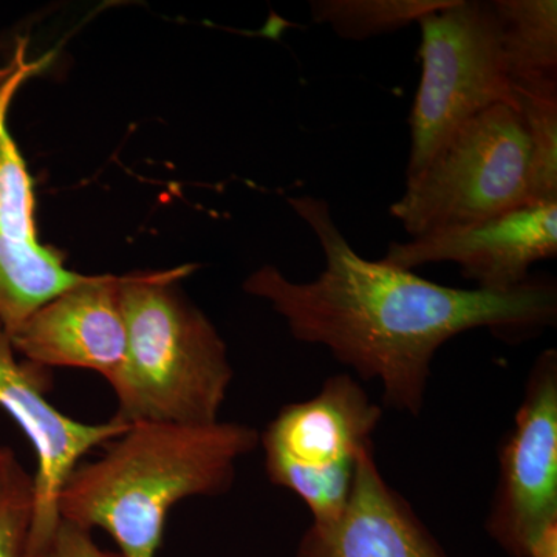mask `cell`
<instances>
[{
  "label": "cell",
  "mask_w": 557,
  "mask_h": 557,
  "mask_svg": "<svg viewBox=\"0 0 557 557\" xmlns=\"http://www.w3.org/2000/svg\"><path fill=\"white\" fill-rule=\"evenodd\" d=\"M525 557H557V519L541 528L531 539Z\"/></svg>",
  "instance_id": "obj_18"
},
{
  "label": "cell",
  "mask_w": 557,
  "mask_h": 557,
  "mask_svg": "<svg viewBox=\"0 0 557 557\" xmlns=\"http://www.w3.org/2000/svg\"><path fill=\"white\" fill-rule=\"evenodd\" d=\"M33 515L35 480L17 463L0 480V557H27Z\"/></svg>",
  "instance_id": "obj_16"
},
{
  "label": "cell",
  "mask_w": 557,
  "mask_h": 557,
  "mask_svg": "<svg viewBox=\"0 0 557 557\" xmlns=\"http://www.w3.org/2000/svg\"><path fill=\"white\" fill-rule=\"evenodd\" d=\"M17 463H20V461H17L16 454L10 448L2 446V448H0V480L5 478Z\"/></svg>",
  "instance_id": "obj_19"
},
{
  "label": "cell",
  "mask_w": 557,
  "mask_h": 557,
  "mask_svg": "<svg viewBox=\"0 0 557 557\" xmlns=\"http://www.w3.org/2000/svg\"><path fill=\"white\" fill-rule=\"evenodd\" d=\"M49 60L32 58L27 38L14 39L0 57V324L9 335L47 300L87 278L70 270L57 248L40 244L32 177L9 127L14 97Z\"/></svg>",
  "instance_id": "obj_7"
},
{
  "label": "cell",
  "mask_w": 557,
  "mask_h": 557,
  "mask_svg": "<svg viewBox=\"0 0 557 557\" xmlns=\"http://www.w3.org/2000/svg\"><path fill=\"white\" fill-rule=\"evenodd\" d=\"M120 277L87 276L47 300L11 333L16 354L50 370H91L110 383L127 350Z\"/></svg>",
  "instance_id": "obj_11"
},
{
  "label": "cell",
  "mask_w": 557,
  "mask_h": 557,
  "mask_svg": "<svg viewBox=\"0 0 557 557\" xmlns=\"http://www.w3.org/2000/svg\"><path fill=\"white\" fill-rule=\"evenodd\" d=\"M193 267L121 276L127 350L110 381L126 424L218 423L233 383L225 341L177 287Z\"/></svg>",
  "instance_id": "obj_3"
},
{
  "label": "cell",
  "mask_w": 557,
  "mask_h": 557,
  "mask_svg": "<svg viewBox=\"0 0 557 557\" xmlns=\"http://www.w3.org/2000/svg\"><path fill=\"white\" fill-rule=\"evenodd\" d=\"M557 256V203L520 207L478 225L410 242H392L383 262L410 270L453 262L479 289L508 293L522 287L531 267Z\"/></svg>",
  "instance_id": "obj_10"
},
{
  "label": "cell",
  "mask_w": 557,
  "mask_h": 557,
  "mask_svg": "<svg viewBox=\"0 0 557 557\" xmlns=\"http://www.w3.org/2000/svg\"><path fill=\"white\" fill-rule=\"evenodd\" d=\"M298 557H448L416 509L381 474L375 448L358 461L346 508L300 539Z\"/></svg>",
  "instance_id": "obj_12"
},
{
  "label": "cell",
  "mask_w": 557,
  "mask_h": 557,
  "mask_svg": "<svg viewBox=\"0 0 557 557\" xmlns=\"http://www.w3.org/2000/svg\"><path fill=\"white\" fill-rule=\"evenodd\" d=\"M518 104L530 143L525 207L557 203V91L519 95Z\"/></svg>",
  "instance_id": "obj_15"
},
{
  "label": "cell",
  "mask_w": 557,
  "mask_h": 557,
  "mask_svg": "<svg viewBox=\"0 0 557 557\" xmlns=\"http://www.w3.org/2000/svg\"><path fill=\"white\" fill-rule=\"evenodd\" d=\"M493 3L516 97L557 91L556 0H493Z\"/></svg>",
  "instance_id": "obj_13"
},
{
  "label": "cell",
  "mask_w": 557,
  "mask_h": 557,
  "mask_svg": "<svg viewBox=\"0 0 557 557\" xmlns=\"http://www.w3.org/2000/svg\"><path fill=\"white\" fill-rule=\"evenodd\" d=\"M454 0H313L311 17L339 38L366 40L401 30Z\"/></svg>",
  "instance_id": "obj_14"
},
{
  "label": "cell",
  "mask_w": 557,
  "mask_h": 557,
  "mask_svg": "<svg viewBox=\"0 0 557 557\" xmlns=\"http://www.w3.org/2000/svg\"><path fill=\"white\" fill-rule=\"evenodd\" d=\"M289 205L313 231L324 270L295 282L263 265L244 289L267 300L300 343L330 350L362 381H379L388 408L420 416L432 361L448 341L486 329L519 343L555 327V277L531 276L508 293L445 287L383 260L361 258L336 225L327 201L293 197Z\"/></svg>",
  "instance_id": "obj_1"
},
{
  "label": "cell",
  "mask_w": 557,
  "mask_h": 557,
  "mask_svg": "<svg viewBox=\"0 0 557 557\" xmlns=\"http://www.w3.org/2000/svg\"><path fill=\"white\" fill-rule=\"evenodd\" d=\"M421 79L410 112L406 177L423 170L446 139L498 104L518 108L493 0H454L418 21Z\"/></svg>",
  "instance_id": "obj_5"
},
{
  "label": "cell",
  "mask_w": 557,
  "mask_h": 557,
  "mask_svg": "<svg viewBox=\"0 0 557 557\" xmlns=\"http://www.w3.org/2000/svg\"><path fill=\"white\" fill-rule=\"evenodd\" d=\"M383 409L348 373L330 376L313 398L284 406L260 434L270 482L296 494L314 525L346 508L358 461L373 448Z\"/></svg>",
  "instance_id": "obj_6"
},
{
  "label": "cell",
  "mask_w": 557,
  "mask_h": 557,
  "mask_svg": "<svg viewBox=\"0 0 557 557\" xmlns=\"http://www.w3.org/2000/svg\"><path fill=\"white\" fill-rule=\"evenodd\" d=\"M33 557H121L98 547L90 531L60 520L46 544Z\"/></svg>",
  "instance_id": "obj_17"
},
{
  "label": "cell",
  "mask_w": 557,
  "mask_h": 557,
  "mask_svg": "<svg viewBox=\"0 0 557 557\" xmlns=\"http://www.w3.org/2000/svg\"><path fill=\"white\" fill-rule=\"evenodd\" d=\"M259 437L258 429L233 421L131 424L65 480L60 518L90 533L104 530L121 557H157L171 509L186 498L228 493Z\"/></svg>",
  "instance_id": "obj_2"
},
{
  "label": "cell",
  "mask_w": 557,
  "mask_h": 557,
  "mask_svg": "<svg viewBox=\"0 0 557 557\" xmlns=\"http://www.w3.org/2000/svg\"><path fill=\"white\" fill-rule=\"evenodd\" d=\"M557 519V351L547 348L528 373L515 424L498 453L486 531L508 555L525 557L531 539Z\"/></svg>",
  "instance_id": "obj_8"
},
{
  "label": "cell",
  "mask_w": 557,
  "mask_h": 557,
  "mask_svg": "<svg viewBox=\"0 0 557 557\" xmlns=\"http://www.w3.org/2000/svg\"><path fill=\"white\" fill-rule=\"evenodd\" d=\"M530 143L518 108L498 104L467 121L406 177L388 212L412 239L467 228L527 205Z\"/></svg>",
  "instance_id": "obj_4"
},
{
  "label": "cell",
  "mask_w": 557,
  "mask_h": 557,
  "mask_svg": "<svg viewBox=\"0 0 557 557\" xmlns=\"http://www.w3.org/2000/svg\"><path fill=\"white\" fill-rule=\"evenodd\" d=\"M10 335L0 324V409L24 432L35 449V515H33L27 557L46 544L60 523L58 497L65 480L90 450L104 448L120 437L129 424L112 418L89 424L62 413L49 394L51 370L17 359Z\"/></svg>",
  "instance_id": "obj_9"
}]
</instances>
